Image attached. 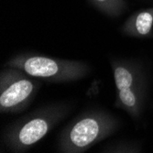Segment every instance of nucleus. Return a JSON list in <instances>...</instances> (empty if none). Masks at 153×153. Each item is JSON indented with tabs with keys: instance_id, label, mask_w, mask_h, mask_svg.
<instances>
[{
	"instance_id": "1",
	"label": "nucleus",
	"mask_w": 153,
	"mask_h": 153,
	"mask_svg": "<svg viewBox=\"0 0 153 153\" xmlns=\"http://www.w3.org/2000/svg\"><path fill=\"white\" fill-rule=\"evenodd\" d=\"M119 120L100 108L85 110L62 130L58 150L63 153H82L115 133Z\"/></svg>"
},
{
	"instance_id": "2",
	"label": "nucleus",
	"mask_w": 153,
	"mask_h": 153,
	"mask_svg": "<svg viewBox=\"0 0 153 153\" xmlns=\"http://www.w3.org/2000/svg\"><path fill=\"white\" fill-rule=\"evenodd\" d=\"M71 106L54 103L41 106L18 119L6 128L4 143L12 152H25L32 148L70 113Z\"/></svg>"
},
{
	"instance_id": "3",
	"label": "nucleus",
	"mask_w": 153,
	"mask_h": 153,
	"mask_svg": "<svg viewBox=\"0 0 153 153\" xmlns=\"http://www.w3.org/2000/svg\"><path fill=\"white\" fill-rule=\"evenodd\" d=\"M5 66L19 69L34 78L51 82L77 81L91 72L86 62L62 60L33 52L15 55L6 62Z\"/></svg>"
},
{
	"instance_id": "4",
	"label": "nucleus",
	"mask_w": 153,
	"mask_h": 153,
	"mask_svg": "<svg viewBox=\"0 0 153 153\" xmlns=\"http://www.w3.org/2000/svg\"><path fill=\"white\" fill-rule=\"evenodd\" d=\"M40 82L17 68L6 67L0 73V111L17 114L29 106Z\"/></svg>"
},
{
	"instance_id": "5",
	"label": "nucleus",
	"mask_w": 153,
	"mask_h": 153,
	"mask_svg": "<svg viewBox=\"0 0 153 153\" xmlns=\"http://www.w3.org/2000/svg\"><path fill=\"white\" fill-rule=\"evenodd\" d=\"M117 91L145 87V77L140 65L128 60L111 61Z\"/></svg>"
},
{
	"instance_id": "6",
	"label": "nucleus",
	"mask_w": 153,
	"mask_h": 153,
	"mask_svg": "<svg viewBox=\"0 0 153 153\" xmlns=\"http://www.w3.org/2000/svg\"><path fill=\"white\" fill-rule=\"evenodd\" d=\"M153 30V7L138 10L122 25V32L134 38H149Z\"/></svg>"
},
{
	"instance_id": "7",
	"label": "nucleus",
	"mask_w": 153,
	"mask_h": 153,
	"mask_svg": "<svg viewBox=\"0 0 153 153\" xmlns=\"http://www.w3.org/2000/svg\"><path fill=\"white\" fill-rule=\"evenodd\" d=\"M145 100V87L117 91L115 106L127 111L133 118H138L142 112Z\"/></svg>"
},
{
	"instance_id": "8",
	"label": "nucleus",
	"mask_w": 153,
	"mask_h": 153,
	"mask_svg": "<svg viewBox=\"0 0 153 153\" xmlns=\"http://www.w3.org/2000/svg\"><path fill=\"white\" fill-rule=\"evenodd\" d=\"M89 2L99 11L110 17H117L127 8L125 0H89Z\"/></svg>"
},
{
	"instance_id": "9",
	"label": "nucleus",
	"mask_w": 153,
	"mask_h": 153,
	"mask_svg": "<svg viewBox=\"0 0 153 153\" xmlns=\"http://www.w3.org/2000/svg\"><path fill=\"white\" fill-rule=\"evenodd\" d=\"M101 152L108 153H137L141 152V145L135 141H117L106 145Z\"/></svg>"
}]
</instances>
